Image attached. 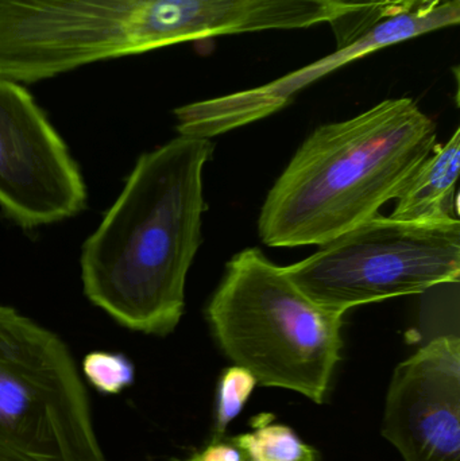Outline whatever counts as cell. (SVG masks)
Wrapping results in <instances>:
<instances>
[{"mask_svg": "<svg viewBox=\"0 0 460 461\" xmlns=\"http://www.w3.org/2000/svg\"><path fill=\"white\" fill-rule=\"evenodd\" d=\"M83 373L92 386L105 394H119L134 382L135 370L124 355L94 351L83 360Z\"/></svg>", "mask_w": 460, "mask_h": 461, "instance_id": "4fadbf2b", "label": "cell"}, {"mask_svg": "<svg viewBox=\"0 0 460 461\" xmlns=\"http://www.w3.org/2000/svg\"><path fill=\"white\" fill-rule=\"evenodd\" d=\"M207 0H0V77L29 86L202 40Z\"/></svg>", "mask_w": 460, "mask_h": 461, "instance_id": "277c9868", "label": "cell"}, {"mask_svg": "<svg viewBox=\"0 0 460 461\" xmlns=\"http://www.w3.org/2000/svg\"><path fill=\"white\" fill-rule=\"evenodd\" d=\"M257 381L253 374L239 366L224 370L218 386L215 422H213L212 440H224V433L232 420L237 419L243 406L256 389Z\"/></svg>", "mask_w": 460, "mask_h": 461, "instance_id": "7c38bea8", "label": "cell"}, {"mask_svg": "<svg viewBox=\"0 0 460 461\" xmlns=\"http://www.w3.org/2000/svg\"><path fill=\"white\" fill-rule=\"evenodd\" d=\"M346 2L356 3L365 7L364 15L356 19V24L353 26L354 34L358 35L385 19L410 13L421 7H437L447 0H346Z\"/></svg>", "mask_w": 460, "mask_h": 461, "instance_id": "5bb4252c", "label": "cell"}, {"mask_svg": "<svg viewBox=\"0 0 460 461\" xmlns=\"http://www.w3.org/2000/svg\"><path fill=\"white\" fill-rule=\"evenodd\" d=\"M83 173L22 84L0 77V210L23 230L75 218L86 208Z\"/></svg>", "mask_w": 460, "mask_h": 461, "instance_id": "52a82bcc", "label": "cell"}, {"mask_svg": "<svg viewBox=\"0 0 460 461\" xmlns=\"http://www.w3.org/2000/svg\"><path fill=\"white\" fill-rule=\"evenodd\" d=\"M459 22V0H447L437 7H421L385 19L351 42L338 46L334 53L272 83L177 108V131L184 137L210 140L221 132L258 121L285 107L308 84L350 62L420 35L456 26Z\"/></svg>", "mask_w": 460, "mask_h": 461, "instance_id": "ba28073f", "label": "cell"}, {"mask_svg": "<svg viewBox=\"0 0 460 461\" xmlns=\"http://www.w3.org/2000/svg\"><path fill=\"white\" fill-rule=\"evenodd\" d=\"M460 169V130L445 145H435L397 194L391 218L415 223L458 219L456 181Z\"/></svg>", "mask_w": 460, "mask_h": 461, "instance_id": "30bf717a", "label": "cell"}, {"mask_svg": "<svg viewBox=\"0 0 460 461\" xmlns=\"http://www.w3.org/2000/svg\"><path fill=\"white\" fill-rule=\"evenodd\" d=\"M0 461H10V460L2 459V457H0Z\"/></svg>", "mask_w": 460, "mask_h": 461, "instance_id": "e0dca14e", "label": "cell"}, {"mask_svg": "<svg viewBox=\"0 0 460 461\" xmlns=\"http://www.w3.org/2000/svg\"><path fill=\"white\" fill-rule=\"evenodd\" d=\"M318 452H312V454L310 455V456L305 457L302 461H318ZM243 461H248L243 459Z\"/></svg>", "mask_w": 460, "mask_h": 461, "instance_id": "2e32d148", "label": "cell"}, {"mask_svg": "<svg viewBox=\"0 0 460 461\" xmlns=\"http://www.w3.org/2000/svg\"><path fill=\"white\" fill-rule=\"evenodd\" d=\"M285 271L311 301L340 313L419 294L459 281L460 221L415 223L377 213Z\"/></svg>", "mask_w": 460, "mask_h": 461, "instance_id": "8992f818", "label": "cell"}, {"mask_svg": "<svg viewBox=\"0 0 460 461\" xmlns=\"http://www.w3.org/2000/svg\"><path fill=\"white\" fill-rule=\"evenodd\" d=\"M273 417L262 414L253 420V430L231 438L248 461H302L315 449L305 444L285 425L273 424Z\"/></svg>", "mask_w": 460, "mask_h": 461, "instance_id": "8fae6325", "label": "cell"}, {"mask_svg": "<svg viewBox=\"0 0 460 461\" xmlns=\"http://www.w3.org/2000/svg\"><path fill=\"white\" fill-rule=\"evenodd\" d=\"M437 145V124L410 97L318 127L267 194L258 219L269 247L327 243L377 215Z\"/></svg>", "mask_w": 460, "mask_h": 461, "instance_id": "7a4b0ae2", "label": "cell"}, {"mask_svg": "<svg viewBox=\"0 0 460 461\" xmlns=\"http://www.w3.org/2000/svg\"><path fill=\"white\" fill-rule=\"evenodd\" d=\"M188 461H243L242 452L231 441H215Z\"/></svg>", "mask_w": 460, "mask_h": 461, "instance_id": "9a60e30c", "label": "cell"}, {"mask_svg": "<svg viewBox=\"0 0 460 461\" xmlns=\"http://www.w3.org/2000/svg\"><path fill=\"white\" fill-rule=\"evenodd\" d=\"M343 314L311 301L257 247L227 263L205 309L221 351L257 384L292 390L319 405L342 357Z\"/></svg>", "mask_w": 460, "mask_h": 461, "instance_id": "3957f363", "label": "cell"}, {"mask_svg": "<svg viewBox=\"0 0 460 461\" xmlns=\"http://www.w3.org/2000/svg\"><path fill=\"white\" fill-rule=\"evenodd\" d=\"M212 154L210 140L184 135L142 154L84 241V294L127 330L167 336L180 324L207 208L203 170Z\"/></svg>", "mask_w": 460, "mask_h": 461, "instance_id": "6da1fadb", "label": "cell"}, {"mask_svg": "<svg viewBox=\"0 0 460 461\" xmlns=\"http://www.w3.org/2000/svg\"><path fill=\"white\" fill-rule=\"evenodd\" d=\"M0 457L108 461L88 393L61 338L0 303Z\"/></svg>", "mask_w": 460, "mask_h": 461, "instance_id": "5b68a950", "label": "cell"}, {"mask_svg": "<svg viewBox=\"0 0 460 461\" xmlns=\"http://www.w3.org/2000/svg\"><path fill=\"white\" fill-rule=\"evenodd\" d=\"M383 436L404 461H460V340L440 336L400 363Z\"/></svg>", "mask_w": 460, "mask_h": 461, "instance_id": "9c48e42d", "label": "cell"}]
</instances>
